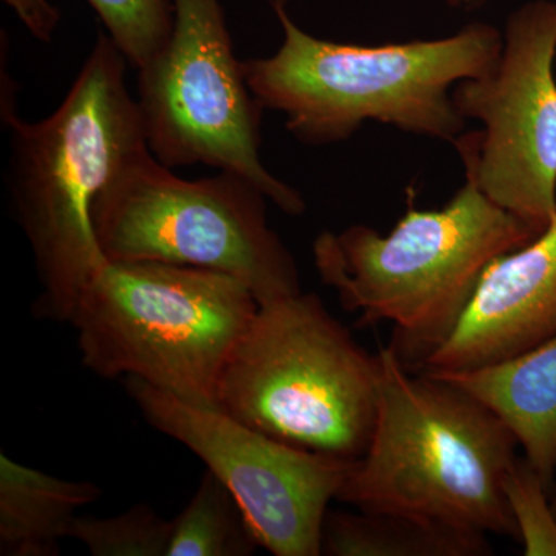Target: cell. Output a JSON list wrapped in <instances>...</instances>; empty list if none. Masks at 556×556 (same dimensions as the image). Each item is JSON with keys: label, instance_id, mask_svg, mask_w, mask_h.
Here are the masks:
<instances>
[{"label": "cell", "instance_id": "3957f363", "mask_svg": "<svg viewBox=\"0 0 556 556\" xmlns=\"http://www.w3.org/2000/svg\"><path fill=\"white\" fill-rule=\"evenodd\" d=\"M378 358L375 427L336 500L518 540L504 495L519 448L510 428L447 380L409 371L393 348Z\"/></svg>", "mask_w": 556, "mask_h": 556}, {"label": "cell", "instance_id": "4fadbf2b", "mask_svg": "<svg viewBox=\"0 0 556 556\" xmlns=\"http://www.w3.org/2000/svg\"><path fill=\"white\" fill-rule=\"evenodd\" d=\"M101 486L67 481L0 455V555L56 556L80 508L97 503Z\"/></svg>", "mask_w": 556, "mask_h": 556}, {"label": "cell", "instance_id": "7c38bea8", "mask_svg": "<svg viewBox=\"0 0 556 556\" xmlns=\"http://www.w3.org/2000/svg\"><path fill=\"white\" fill-rule=\"evenodd\" d=\"M477 397L517 438L552 492L556 471V334L507 361L466 371L428 372Z\"/></svg>", "mask_w": 556, "mask_h": 556}, {"label": "cell", "instance_id": "ffe728a7", "mask_svg": "<svg viewBox=\"0 0 556 556\" xmlns=\"http://www.w3.org/2000/svg\"><path fill=\"white\" fill-rule=\"evenodd\" d=\"M485 0H445L447 5L453 7V9H478L484 3Z\"/></svg>", "mask_w": 556, "mask_h": 556}, {"label": "cell", "instance_id": "2e32d148", "mask_svg": "<svg viewBox=\"0 0 556 556\" xmlns=\"http://www.w3.org/2000/svg\"><path fill=\"white\" fill-rule=\"evenodd\" d=\"M135 68L148 65L174 30V0H87Z\"/></svg>", "mask_w": 556, "mask_h": 556}, {"label": "cell", "instance_id": "ba28073f", "mask_svg": "<svg viewBox=\"0 0 556 556\" xmlns=\"http://www.w3.org/2000/svg\"><path fill=\"white\" fill-rule=\"evenodd\" d=\"M174 30L138 70V105L150 152L167 167L233 172L288 215H302L298 190L260 160L263 105L237 61L219 0H174Z\"/></svg>", "mask_w": 556, "mask_h": 556}, {"label": "cell", "instance_id": "6da1fadb", "mask_svg": "<svg viewBox=\"0 0 556 556\" xmlns=\"http://www.w3.org/2000/svg\"><path fill=\"white\" fill-rule=\"evenodd\" d=\"M283 28L273 56L244 62L249 89L263 109L311 146L346 141L365 123L455 144L467 119L453 89L495 67L503 33L473 22L447 38L353 46L316 38L289 16L287 0H270Z\"/></svg>", "mask_w": 556, "mask_h": 556}, {"label": "cell", "instance_id": "d6986e66", "mask_svg": "<svg viewBox=\"0 0 556 556\" xmlns=\"http://www.w3.org/2000/svg\"><path fill=\"white\" fill-rule=\"evenodd\" d=\"M40 42H50L61 22V11L49 0H3Z\"/></svg>", "mask_w": 556, "mask_h": 556}, {"label": "cell", "instance_id": "52a82bcc", "mask_svg": "<svg viewBox=\"0 0 556 556\" xmlns=\"http://www.w3.org/2000/svg\"><path fill=\"white\" fill-rule=\"evenodd\" d=\"M266 201L239 174L219 170L190 181L146 149L102 190L93 226L109 262H160L228 274L263 305L302 292L295 260L270 229Z\"/></svg>", "mask_w": 556, "mask_h": 556}, {"label": "cell", "instance_id": "e0dca14e", "mask_svg": "<svg viewBox=\"0 0 556 556\" xmlns=\"http://www.w3.org/2000/svg\"><path fill=\"white\" fill-rule=\"evenodd\" d=\"M172 521L148 504H135L110 518H76L70 538L80 541L93 556H167Z\"/></svg>", "mask_w": 556, "mask_h": 556}, {"label": "cell", "instance_id": "5b68a950", "mask_svg": "<svg viewBox=\"0 0 556 556\" xmlns=\"http://www.w3.org/2000/svg\"><path fill=\"white\" fill-rule=\"evenodd\" d=\"M228 274L160 262H108L70 324L83 365L105 379L135 378L217 408L219 380L258 311Z\"/></svg>", "mask_w": 556, "mask_h": 556}, {"label": "cell", "instance_id": "ac0fdd59", "mask_svg": "<svg viewBox=\"0 0 556 556\" xmlns=\"http://www.w3.org/2000/svg\"><path fill=\"white\" fill-rule=\"evenodd\" d=\"M518 540L527 556H556V515L551 490L525 456L515 460L504 481Z\"/></svg>", "mask_w": 556, "mask_h": 556}, {"label": "cell", "instance_id": "44dd1931", "mask_svg": "<svg viewBox=\"0 0 556 556\" xmlns=\"http://www.w3.org/2000/svg\"><path fill=\"white\" fill-rule=\"evenodd\" d=\"M551 500H552V507H554V511L556 515V471H555L554 485H552Z\"/></svg>", "mask_w": 556, "mask_h": 556}, {"label": "cell", "instance_id": "30bf717a", "mask_svg": "<svg viewBox=\"0 0 556 556\" xmlns=\"http://www.w3.org/2000/svg\"><path fill=\"white\" fill-rule=\"evenodd\" d=\"M126 388L150 426L195 453L228 486L260 547L276 556L320 555L329 501L353 460L278 441L139 379L127 378Z\"/></svg>", "mask_w": 556, "mask_h": 556}, {"label": "cell", "instance_id": "5bb4252c", "mask_svg": "<svg viewBox=\"0 0 556 556\" xmlns=\"http://www.w3.org/2000/svg\"><path fill=\"white\" fill-rule=\"evenodd\" d=\"M485 533L407 515L329 511L321 527L320 555L485 556Z\"/></svg>", "mask_w": 556, "mask_h": 556}, {"label": "cell", "instance_id": "8fae6325", "mask_svg": "<svg viewBox=\"0 0 556 556\" xmlns=\"http://www.w3.org/2000/svg\"><path fill=\"white\" fill-rule=\"evenodd\" d=\"M556 334V218L526 247L486 268L452 336L419 372L507 361Z\"/></svg>", "mask_w": 556, "mask_h": 556}, {"label": "cell", "instance_id": "9a60e30c", "mask_svg": "<svg viewBox=\"0 0 556 556\" xmlns=\"http://www.w3.org/2000/svg\"><path fill=\"white\" fill-rule=\"evenodd\" d=\"M257 547L239 501L206 470L188 506L172 519L167 556H249Z\"/></svg>", "mask_w": 556, "mask_h": 556}, {"label": "cell", "instance_id": "9c48e42d", "mask_svg": "<svg viewBox=\"0 0 556 556\" xmlns=\"http://www.w3.org/2000/svg\"><path fill=\"white\" fill-rule=\"evenodd\" d=\"M556 2L530 0L508 16L495 67L463 80L453 101L482 129L455 148L486 199L538 233L556 218Z\"/></svg>", "mask_w": 556, "mask_h": 556}, {"label": "cell", "instance_id": "8992f818", "mask_svg": "<svg viewBox=\"0 0 556 556\" xmlns=\"http://www.w3.org/2000/svg\"><path fill=\"white\" fill-rule=\"evenodd\" d=\"M378 383V354L302 291L258 306L219 380L217 407L278 441L356 460L375 427Z\"/></svg>", "mask_w": 556, "mask_h": 556}, {"label": "cell", "instance_id": "277c9868", "mask_svg": "<svg viewBox=\"0 0 556 556\" xmlns=\"http://www.w3.org/2000/svg\"><path fill=\"white\" fill-rule=\"evenodd\" d=\"M540 233L486 199L470 175L438 211L407 212L390 233L353 225L314 240V265L358 324L393 325L390 346L419 372L447 342L486 268Z\"/></svg>", "mask_w": 556, "mask_h": 556}, {"label": "cell", "instance_id": "7a4b0ae2", "mask_svg": "<svg viewBox=\"0 0 556 556\" xmlns=\"http://www.w3.org/2000/svg\"><path fill=\"white\" fill-rule=\"evenodd\" d=\"M127 64L109 35L98 36L56 112L7 127L10 190L42 283V317L70 321L83 292L108 265L94 232V203L149 149L138 101L127 90Z\"/></svg>", "mask_w": 556, "mask_h": 556}]
</instances>
